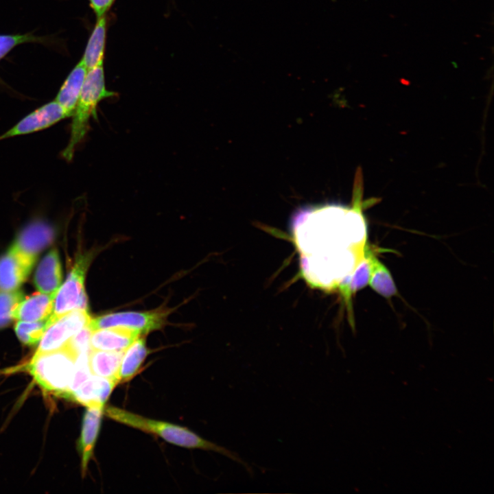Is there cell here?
<instances>
[{"instance_id":"cell-22","label":"cell","mask_w":494,"mask_h":494,"mask_svg":"<svg viewBox=\"0 0 494 494\" xmlns=\"http://www.w3.org/2000/svg\"><path fill=\"white\" fill-rule=\"evenodd\" d=\"M47 327L48 319L35 322L18 320L15 324L14 331L23 344L34 346L40 342Z\"/></svg>"},{"instance_id":"cell-17","label":"cell","mask_w":494,"mask_h":494,"mask_svg":"<svg viewBox=\"0 0 494 494\" xmlns=\"http://www.w3.org/2000/svg\"><path fill=\"white\" fill-rule=\"evenodd\" d=\"M124 351L89 350L88 364L91 374L118 381V372Z\"/></svg>"},{"instance_id":"cell-13","label":"cell","mask_w":494,"mask_h":494,"mask_svg":"<svg viewBox=\"0 0 494 494\" xmlns=\"http://www.w3.org/2000/svg\"><path fill=\"white\" fill-rule=\"evenodd\" d=\"M104 408L87 407L82 420L78 448L82 457V474L86 472L89 462L99 434Z\"/></svg>"},{"instance_id":"cell-5","label":"cell","mask_w":494,"mask_h":494,"mask_svg":"<svg viewBox=\"0 0 494 494\" xmlns=\"http://www.w3.org/2000/svg\"><path fill=\"white\" fill-rule=\"evenodd\" d=\"M94 252L80 254L69 272L66 281L56 293L54 310L48 318V325L60 316L76 309H87L88 300L84 281Z\"/></svg>"},{"instance_id":"cell-19","label":"cell","mask_w":494,"mask_h":494,"mask_svg":"<svg viewBox=\"0 0 494 494\" xmlns=\"http://www.w3.org/2000/svg\"><path fill=\"white\" fill-rule=\"evenodd\" d=\"M148 353L145 340L140 336L124 351L118 372L119 384L128 381L137 374Z\"/></svg>"},{"instance_id":"cell-3","label":"cell","mask_w":494,"mask_h":494,"mask_svg":"<svg viewBox=\"0 0 494 494\" xmlns=\"http://www.w3.org/2000/svg\"><path fill=\"white\" fill-rule=\"evenodd\" d=\"M103 65L86 71L79 98L71 115L70 138L61 153L67 161L73 159L76 148L89 132L90 118H97L98 104L102 99L117 95L115 92L108 90L106 86Z\"/></svg>"},{"instance_id":"cell-10","label":"cell","mask_w":494,"mask_h":494,"mask_svg":"<svg viewBox=\"0 0 494 494\" xmlns=\"http://www.w3.org/2000/svg\"><path fill=\"white\" fill-rule=\"evenodd\" d=\"M54 238V228L46 222L36 220L26 226L11 246L18 251L36 259Z\"/></svg>"},{"instance_id":"cell-24","label":"cell","mask_w":494,"mask_h":494,"mask_svg":"<svg viewBox=\"0 0 494 494\" xmlns=\"http://www.w3.org/2000/svg\"><path fill=\"white\" fill-rule=\"evenodd\" d=\"M88 351L80 354L75 360L74 372L67 393L64 397L76 390L83 382L88 379L91 374L88 364Z\"/></svg>"},{"instance_id":"cell-15","label":"cell","mask_w":494,"mask_h":494,"mask_svg":"<svg viewBox=\"0 0 494 494\" xmlns=\"http://www.w3.org/2000/svg\"><path fill=\"white\" fill-rule=\"evenodd\" d=\"M55 295L39 292L24 297L15 310L14 319L27 322L48 319L53 313Z\"/></svg>"},{"instance_id":"cell-8","label":"cell","mask_w":494,"mask_h":494,"mask_svg":"<svg viewBox=\"0 0 494 494\" xmlns=\"http://www.w3.org/2000/svg\"><path fill=\"white\" fill-rule=\"evenodd\" d=\"M67 117L69 116L62 106L53 100L23 117L12 128L1 134L0 141L45 129Z\"/></svg>"},{"instance_id":"cell-26","label":"cell","mask_w":494,"mask_h":494,"mask_svg":"<svg viewBox=\"0 0 494 494\" xmlns=\"http://www.w3.org/2000/svg\"><path fill=\"white\" fill-rule=\"evenodd\" d=\"M44 39L28 33L25 34L0 35V60L15 46L30 42H43Z\"/></svg>"},{"instance_id":"cell-25","label":"cell","mask_w":494,"mask_h":494,"mask_svg":"<svg viewBox=\"0 0 494 494\" xmlns=\"http://www.w3.org/2000/svg\"><path fill=\"white\" fill-rule=\"evenodd\" d=\"M91 332L86 325L72 336L64 347L76 359L80 354L89 350Z\"/></svg>"},{"instance_id":"cell-2","label":"cell","mask_w":494,"mask_h":494,"mask_svg":"<svg viewBox=\"0 0 494 494\" xmlns=\"http://www.w3.org/2000/svg\"><path fill=\"white\" fill-rule=\"evenodd\" d=\"M104 414L118 423L155 434L169 443L186 448H197L220 453L244 466L249 473H252V470L248 464L237 453L205 440L186 427L165 421L148 419L114 406L104 407Z\"/></svg>"},{"instance_id":"cell-9","label":"cell","mask_w":494,"mask_h":494,"mask_svg":"<svg viewBox=\"0 0 494 494\" xmlns=\"http://www.w3.org/2000/svg\"><path fill=\"white\" fill-rule=\"evenodd\" d=\"M36 260L10 246L0 257V291L18 290L28 277Z\"/></svg>"},{"instance_id":"cell-11","label":"cell","mask_w":494,"mask_h":494,"mask_svg":"<svg viewBox=\"0 0 494 494\" xmlns=\"http://www.w3.org/2000/svg\"><path fill=\"white\" fill-rule=\"evenodd\" d=\"M117 384L113 379L91 375L65 398L86 407L104 408L106 402Z\"/></svg>"},{"instance_id":"cell-1","label":"cell","mask_w":494,"mask_h":494,"mask_svg":"<svg viewBox=\"0 0 494 494\" xmlns=\"http://www.w3.org/2000/svg\"><path fill=\"white\" fill-rule=\"evenodd\" d=\"M301 275L313 287L331 291L349 283L364 256L366 225L361 207L307 206L292 219Z\"/></svg>"},{"instance_id":"cell-18","label":"cell","mask_w":494,"mask_h":494,"mask_svg":"<svg viewBox=\"0 0 494 494\" xmlns=\"http://www.w3.org/2000/svg\"><path fill=\"white\" fill-rule=\"evenodd\" d=\"M106 24V16L97 19V22L81 59L87 70L104 64Z\"/></svg>"},{"instance_id":"cell-6","label":"cell","mask_w":494,"mask_h":494,"mask_svg":"<svg viewBox=\"0 0 494 494\" xmlns=\"http://www.w3.org/2000/svg\"><path fill=\"white\" fill-rule=\"evenodd\" d=\"M172 309L160 307L147 311H121L91 318L88 327L91 331L97 329L123 327L138 331L141 334L163 328Z\"/></svg>"},{"instance_id":"cell-7","label":"cell","mask_w":494,"mask_h":494,"mask_svg":"<svg viewBox=\"0 0 494 494\" xmlns=\"http://www.w3.org/2000/svg\"><path fill=\"white\" fill-rule=\"evenodd\" d=\"M91 318L87 309H76L56 319L47 327L35 353L63 348L72 336L89 323Z\"/></svg>"},{"instance_id":"cell-4","label":"cell","mask_w":494,"mask_h":494,"mask_svg":"<svg viewBox=\"0 0 494 494\" xmlns=\"http://www.w3.org/2000/svg\"><path fill=\"white\" fill-rule=\"evenodd\" d=\"M75 360L63 347L54 351L35 353L26 368L43 390L64 397L73 377Z\"/></svg>"},{"instance_id":"cell-23","label":"cell","mask_w":494,"mask_h":494,"mask_svg":"<svg viewBox=\"0 0 494 494\" xmlns=\"http://www.w3.org/2000/svg\"><path fill=\"white\" fill-rule=\"evenodd\" d=\"M23 298V292L19 290L0 291V329L6 327L14 320L15 310Z\"/></svg>"},{"instance_id":"cell-27","label":"cell","mask_w":494,"mask_h":494,"mask_svg":"<svg viewBox=\"0 0 494 494\" xmlns=\"http://www.w3.org/2000/svg\"><path fill=\"white\" fill-rule=\"evenodd\" d=\"M115 0H89L97 19L106 16Z\"/></svg>"},{"instance_id":"cell-20","label":"cell","mask_w":494,"mask_h":494,"mask_svg":"<svg viewBox=\"0 0 494 494\" xmlns=\"http://www.w3.org/2000/svg\"><path fill=\"white\" fill-rule=\"evenodd\" d=\"M370 276L368 284L376 292L385 298L397 293V289L388 269L376 257L370 249Z\"/></svg>"},{"instance_id":"cell-16","label":"cell","mask_w":494,"mask_h":494,"mask_svg":"<svg viewBox=\"0 0 494 494\" xmlns=\"http://www.w3.org/2000/svg\"><path fill=\"white\" fill-rule=\"evenodd\" d=\"M86 71V68L80 60L68 75L54 99L62 106L69 117L72 115L75 107Z\"/></svg>"},{"instance_id":"cell-14","label":"cell","mask_w":494,"mask_h":494,"mask_svg":"<svg viewBox=\"0 0 494 494\" xmlns=\"http://www.w3.org/2000/svg\"><path fill=\"white\" fill-rule=\"evenodd\" d=\"M61 281L62 270L58 251L53 248L39 263L34 274V283L40 292L56 294Z\"/></svg>"},{"instance_id":"cell-21","label":"cell","mask_w":494,"mask_h":494,"mask_svg":"<svg viewBox=\"0 0 494 494\" xmlns=\"http://www.w3.org/2000/svg\"><path fill=\"white\" fill-rule=\"evenodd\" d=\"M370 248L365 246L364 256L355 268L348 286V300L351 304V296L359 290L368 284L370 276Z\"/></svg>"},{"instance_id":"cell-12","label":"cell","mask_w":494,"mask_h":494,"mask_svg":"<svg viewBox=\"0 0 494 494\" xmlns=\"http://www.w3.org/2000/svg\"><path fill=\"white\" fill-rule=\"evenodd\" d=\"M141 334L123 327H106L91 332L89 349L117 351L126 350Z\"/></svg>"}]
</instances>
